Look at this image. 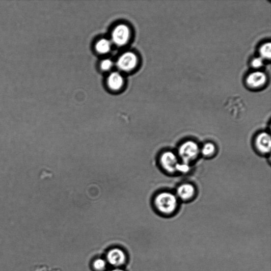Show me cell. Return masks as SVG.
Returning <instances> with one entry per match:
<instances>
[{
  "label": "cell",
  "mask_w": 271,
  "mask_h": 271,
  "mask_svg": "<svg viewBox=\"0 0 271 271\" xmlns=\"http://www.w3.org/2000/svg\"><path fill=\"white\" fill-rule=\"evenodd\" d=\"M250 65L254 69H260L263 65V59L261 57H255L250 61Z\"/></svg>",
  "instance_id": "obj_15"
},
{
  "label": "cell",
  "mask_w": 271,
  "mask_h": 271,
  "mask_svg": "<svg viewBox=\"0 0 271 271\" xmlns=\"http://www.w3.org/2000/svg\"><path fill=\"white\" fill-rule=\"evenodd\" d=\"M190 169V166L188 164L185 163L183 162V163H179L177 172H179L183 173H187Z\"/></svg>",
  "instance_id": "obj_17"
},
{
  "label": "cell",
  "mask_w": 271,
  "mask_h": 271,
  "mask_svg": "<svg viewBox=\"0 0 271 271\" xmlns=\"http://www.w3.org/2000/svg\"><path fill=\"white\" fill-rule=\"evenodd\" d=\"M108 83L112 90H118L123 86V78L118 73H113L108 78Z\"/></svg>",
  "instance_id": "obj_10"
},
{
  "label": "cell",
  "mask_w": 271,
  "mask_h": 271,
  "mask_svg": "<svg viewBox=\"0 0 271 271\" xmlns=\"http://www.w3.org/2000/svg\"><path fill=\"white\" fill-rule=\"evenodd\" d=\"M93 267L97 271H103L105 269L106 267V262L103 259H97L94 262Z\"/></svg>",
  "instance_id": "obj_14"
},
{
  "label": "cell",
  "mask_w": 271,
  "mask_h": 271,
  "mask_svg": "<svg viewBox=\"0 0 271 271\" xmlns=\"http://www.w3.org/2000/svg\"><path fill=\"white\" fill-rule=\"evenodd\" d=\"M152 205L160 214L169 216L177 211L178 200L177 196L170 192H161L154 196Z\"/></svg>",
  "instance_id": "obj_1"
},
{
  "label": "cell",
  "mask_w": 271,
  "mask_h": 271,
  "mask_svg": "<svg viewBox=\"0 0 271 271\" xmlns=\"http://www.w3.org/2000/svg\"><path fill=\"white\" fill-rule=\"evenodd\" d=\"M130 37V31L124 25L118 26L112 32V38L115 44L123 46L126 44Z\"/></svg>",
  "instance_id": "obj_5"
},
{
  "label": "cell",
  "mask_w": 271,
  "mask_h": 271,
  "mask_svg": "<svg viewBox=\"0 0 271 271\" xmlns=\"http://www.w3.org/2000/svg\"><path fill=\"white\" fill-rule=\"evenodd\" d=\"M177 194L179 197L182 200H190L194 197L195 189L191 184H183L178 188Z\"/></svg>",
  "instance_id": "obj_9"
},
{
  "label": "cell",
  "mask_w": 271,
  "mask_h": 271,
  "mask_svg": "<svg viewBox=\"0 0 271 271\" xmlns=\"http://www.w3.org/2000/svg\"><path fill=\"white\" fill-rule=\"evenodd\" d=\"M137 59L133 53L127 52L122 55L118 60L119 69L124 71H130L136 65Z\"/></svg>",
  "instance_id": "obj_6"
},
{
  "label": "cell",
  "mask_w": 271,
  "mask_h": 271,
  "mask_svg": "<svg viewBox=\"0 0 271 271\" xmlns=\"http://www.w3.org/2000/svg\"><path fill=\"white\" fill-rule=\"evenodd\" d=\"M255 146L257 150L263 154H267L271 151V140L269 134L264 132L257 135L255 140Z\"/></svg>",
  "instance_id": "obj_7"
},
{
  "label": "cell",
  "mask_w": 271,
  "mask_h": 271,
  "mask_svg": "<svg viewBox=\"0 0 271 271\" xmlns=\"http://www.w3.org/2000/svg\"><path fill=\"white\" fill-rule=\"evenodd\" d=\"M259 53L261 58L270 60L271 58V44L264 43L260 47Z\"/></svg>",
  "instance_id": "obj_13"
},
{
  "label": "cell",
  "mask_w": 271,
  "mask_h": 271,
  "mask_svg": "<svg viewBox=\"0 0 271 271\" xmlns=\"http://www.w3.org/2000/svg\"><path fill=\"white\" fill-rule=\"evenodd\" d=\"M113 63L110 59H105L102 62L101 66V69L104 71H108L111 69Z\"/></svg>",
  "instance_id": "obj_16"
},
{
  "label": "cell",
  "mask_w": 271,
  "mask_h": 271,
  "mask_svg": "<svg viewBox=\"0 0 271 271\" xmlns=\"http://www.w3.org/2000/svg\"><path fill=\"white\" fill-rule=\"evenodd\" d=\"M200 148L193 141L189 140L183 143L179 148V155L183 162L189 164L198 158Z\"/></svg>",
  "instance_id": "obj_2"
},
{
  "label": "cell",
  "mask_w": 271,
  "mask_h": 271,
  "mask_svg": "<svg viewBox=\"0 0 271 271\" xmlns=\"http://www.w3.org/2000/svg\"><path fill=\"white\" fill-rule=\"evenodd\" d=\"M159 164L162 169L168 173H174L177 172L179 163L178 159L174 153L166 151L162 153L159 157Z\"/></svg>",
  "instance_id": "obj_4"
},
{
  "label": "cell",
  "mask_w": 271,
  "mask_h": 271,
  "mask_svg": "<svg viewBox=\"0 0 271 271\" xmlns=\"http://www.w3.org/2000/svg\"><path fill=\"white\" fill-rule=\"evenodd\" d=\"M96 48L99 53L106 54L110 50V43L107 39H101L96 44Z\"/></svg>",
  "instance_id": "obj_12"
},
{
  "label": "cell",
  "mask_w": 271,
  "mask_h": 271,
  "mask_svg": "<svg viewBox=\"0 0 271 271\" xmlns=\"http://www.w3.org/2000/svg\"><path fill=\"white\" fill-rule=\"evenodd\" d=\"M268 81L267 74L261 71L250 73L245 78L246 87L249 90H260L265 87Z\"/></svg>",
  "instance_id": "obj_3"
},
{
  "label": "cell",
  "mask_w": 271,
  "mask_h": 271,
  "mask_svg": "<svg viewBox=\"0 0 271 271\" xmlns=\"http://www.w3.org/2000/svg\"><path fill=\"white\" fill-rule=\"evenodd\" d=\"M200 152L205 157L211 158L216 153V147L214 144L208 143L203 145Z\"/></svg>",
  "instance_id": "obj_11"
},
{
  "label": "cell",
  "mask_w": 271,
  "mask_h": 271,
  "mask_svg": "<svg viewBox=\"0 0 271 271\" xmlns=\"http://www.w3.org/2000/svg\"><path fill=\"white\" fill-rule=\"evenodd\" d=\"M107 260L111 265L118 267L121 266L125 262L126 256L125 253L121 249L114 248L108 252Z\"/></svg>",
  "instance_id": "obj_8"
},
{
  "label": "cell",
  "mask_w": 271,
  "mask_h": 271,
  "mask_svg": "<svg viewBox=\"0 0 271 271\" xmlns=\"http://www.w3.org/2000/svg\"><path fill=\"white\" fill-rule=\"evenodd\" d=\"M112 271H123V270L116 269H114V270H112Z\"/></svg>",
  "instance_id": "obj_18"
}]
</instances>
